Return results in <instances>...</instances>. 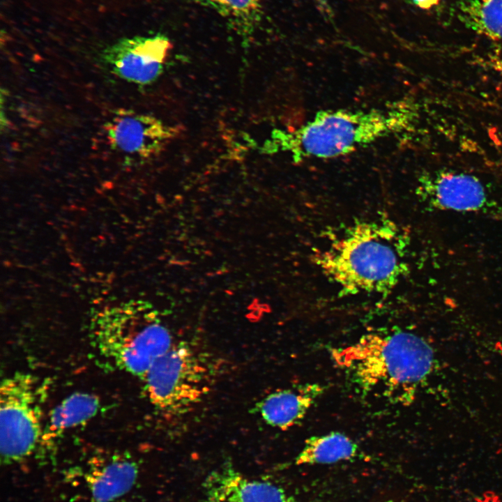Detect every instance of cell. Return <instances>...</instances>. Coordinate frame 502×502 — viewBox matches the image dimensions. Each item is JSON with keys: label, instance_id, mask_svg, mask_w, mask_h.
<instances>
[{"label": "cell", "instance_id": "obj_1", "mask_svg": "<svg viewBox=\"0 0 502 502\" xmlns=\"http://www.w3.org/2000/svg\"><path fill=\"white\" fill-rule=\"evenodd\" d=\"M407 241L390 219L360 220L314 251L312 261L344 294H384L408 273Z\"/></svg>", "mask_w": 502, "mask_h": 502}, {"label": "cell", "instance_id": "obj_2", "mask_svg": "<svg viewBox=\"0 0 502 502\" xmlns=\"http://www.w3.org/2000/svg\"><path fill=\"white\" fill-rule=\"evenodd\" d=\"M417 112L406 102L386 109L321 111L299 128L274 130L265 151L284 153L296 162L340 157L411 128Z\"/></svg>", "mask_w": 502, "mask_h": 502}, {"label": "cell", "instance_id": "obj_3", "mask_svg": "<svg viewBox=\"0 0 502 502\" xmlns=\"http://www.w3.org/2000/svg\"><path fill=\"white\" fill-rule=\"evenodd\" d=\"M331 356L363 390L400 403L409 402L434 363L431 346L400 329L367 333L350 345L333 349Z\"/></svg>", "mask_w": 502, "mask_h": 502}, {"label": "cell", "instance_id": "obj_4", "mask_svg": "<svg viewBox=\"0 0 502 502\" xmlns=\"http://www.w3.org/2000/svg\"><path fill=\"white\" fill-rule=\"evenodd\" d=\"M90 342L104 361L142 378L174 345L169 330L153 312L132 303L97 312L91 324Z\"/></svg>", "mask_w": 502, "mask_h": 502}, {"label": "cell", "instance_id": "obj_5", "mask_svg": "<svg viewBox=\"0 0 502 502\" xmlns=\"http://www.w3.org/2000/svg\"><path fill=\"white\" fill-rule=\"evenodd\" d=\"M207 360L185 342L174 344L142 378L145 393L157 411L183 413L206 395L212 381Z\"/></svg>", "mask_w": 502, "mask_h": 502}, {"label": "cell", "instance_id": "obj_6", "mask_svg": "<svg viewBox=\"0 0 502 502\" xmlns=\"http://www.w3.org/2000/svg\"><path fill=\"white\" fill-rule=\"evenodd\" d=\"M42 388L33 374L17 372L0 388L1 462L13 464L39 453L43 423Z\"/></svg>", "mask_w": 502, "mask_h": 502}, {"label": "cell", "instance_id": "obj_7", "mask_svg": "<svg viewBox=\"0 0 502 502\" xmlns=\"http://www.w3.org/2000/svg\"><path fill=\"white\" fill-rule=\"evenodd\" d=\"M104 130L112 149L142 160L161 153L179 134L177 127L155 116L125 109L114 112Z\"/></svg>", "mask_w": 502, "mask_h": 502}, {"label": "cell", "instance_id": "obj_8", "mask_svg": "<svg viewBox=\"0 0 502 502\" xmlns=\"http://www.w3.org/2000/svg\"><path fill=\"white\" fill-rule=\"evenodd\" d=\"M172 44L162 34L123 38L106 48L104 61L119 78L146 85L162 73Z\"/></svg>", "mask_w": 502, "mask_h": 502}, {"label": "cell", "instance_id": "obj_9", "mask_svg": "<svg viewBox=\"0 0 502 502\" xmlns=\"http://www.w3.org/2000/svg\"><path fill=\"white\" fill-rule=\"evenodd\" d=\"M418 195L430 207L457 212L485 211L493 207L486 188L475 176L438 170L419 179Z\"/></svg>", "mask_w": 502, "mask_h": 502}, {"label": "cell", "instance_id": "obj_10", "mask_svg": "<svg viewBox=\"0 0 502 502\" xmlns=\"http://www.w3.org/2000/svg\"><path fill=\"white\" fill-rule=\"evenodd\" d=\"M203 491L207 502H295L279 485L250 478L229 465L208 474Z\"/></svg>", "mask_w": 502, "mask_h": 502}, {"label": "cell", "instance_id": "obj_11", "mask_svg": "<svg viewBox=\"0 0 502 502\" xmlns=\"http://www.w3.org/2000/svg\"><path fill=\"white\" fill-rule=\"evenodd\" d=\"M323 390L317 383L277 390L258 402L254 409L268 425L287 429L301 422Z\"/></svg>", "mask_w": 502, "mask_h": 502}, {"label": "cell", "instance_id": "obj_12", "mask_svg": "<svg viewBox=\"0 0 502 502\" xmlns=\"http://www.w3.org/2000/svg\"><path fill=\"white\" fill-rule=\"evenodd\" d=\"M138 465L131 457L115 455L91 467L86 473L91 502H113L135 485Z\"/></svg>", "mask_w": 502, "mask_h": 502}, {"label": "cell", "instance_id": "obj_13", "mask_svg": "<svg viewBox=\"0 0 502 502\" xmlns=\"http://www.w3.org/2000/svg\"><path fill=\"white\" fill-rule=\"evenodd\" d=\"M99 408V398L89 393L77 392L66 397L50 411L43 424L39 453L49 452L67 430L94 417Z\"/></svg>", "mask_w": 502, "mask_h": 502}, {"label": "cell", "instance_id": "obj_14", "mask_svg": "<svg viewBox=\"0 0 502 502\" xmlns=\"http://www.w3.org/2000/svg\"><path fill=\"white\" fill-rule=\"evenodd\" d=\"M358 455V446L346 434L332 432L308 438L296 456L295 464H328L349 460Z\"/></svg>", "mask_w": 502, "mask_h": 502}, {"label": "cell", "instance_id": "obj_15", "mask_svg": "<svg viewBox=\"0 0 502 502\" xmlns=\"http://www.w3.org/2000/svg\"><path fill=\"white\" fill-rule=\"evenodd\" d=\"M466 27L489 39L502 41V0H466L458 6Z\"/></svg>", "mask_w": 502, "mask_h": 502}, {"label": "cell", "instance_id": "obj_16", "mask_svg": "<svg viewBox=\"0 0 502 502\" xmlns=\"http://www.w3.org/2000/svg\"><path fill=\"white\" fill-rule=\"evenodd\" d=\"M230 21L245 26L257 20L261 0H201Z\"/></svg>", "mask_w": 502, "mask_h": 502}, {"label": "cell", "instance_id": "obj_17", "mask_svg": "<svg viewBox=\"0 0 502 502\" xmlns=\"http://www.w3.org/2000/svg\"><path fill=\"white\" fill-rule=\"evenodd\" d=\"M441 0H413L415 5L422 9H430L439 4Z\"/></svg>", "mask_w": 502, "mask_h": 502}, {"label": "cell", "instance_id": "obj_18", "mask_svg": "<svg viewBox=\"0 0 502 502\" xmlns=\"http://www.w3.org/2000/svg\"><path fill=\"white\" fill-rule=\"evenodd\" d=\"M494 63L496 69L502 73V53L499 55V56L494 60Z\"/></svg>", "mask_w": 502, "mask_h": 502}, {"label": "cell", "instance_id": "obj_19", "mask_svg": "<svg viewBox=\"0 0 502 502\" xmlns=\"http://www.w3.org/2000/svg\"><path fill=\"white\" fill-rule=\"evenodd\" d=\"M389 502H390V501H389Z\"/></svg>", "mask_w": 502, "mask_h": 502}]
</instances>
